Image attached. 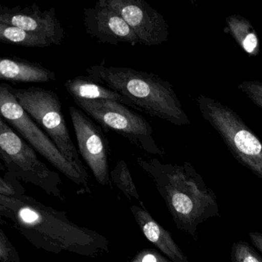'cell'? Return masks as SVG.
Here are the masks:
<instances>
[{"label": "cell", "instance_id": "44dd1931", "mask_svg": "<svg viewBox=\"0 0 262 262\" xmlns=\"http://www.w3.org/2000/svg\"><path fill=\"white\" fill-rule=\"evenodd\" d=\"M0 261L20 262V256L9 240L4 230H0Z\"/></svg>", "mask_w": 262, "mask_h": 262}, {"label": "cell", "instance_id": "ffe728a7", "mask_svg": "<svg viewBox=\"0 0 262 262\" xmlns=\"http://www.w3.org/2000/svg\"><path fill=\"white\" fill-rule=\"evenodd\" d=\"M234 262H262V258L246 242H236L232 248Z\"/></svg>", "mask_w": 262, "mask_h": 262}, {"label": "cell", "instance_id": "ba28073f", "mask_svg": "<svg viewBox=\"0 0 262 262\" xmlns=\"http://www.w3.org/2000/svg\"><path fill=\"white\" fill-rule=\"evenodd\" d=\"M73 100L105 131L118 133L148 154L160 156L165 154L155 140L154 132L149 122L126 105L103 99Z\"/></svg>", "mask_w": 262, "mask_h": 262}, {"label": "cell", "instance_id": "5bb4252c", "mask_svg": "<svg viewBox=\"0 0 262 262\" xmlns=\"http://www.w3.org/2000/svg\"><path fill=\"white\" fill-rule=\"evenodd\" d=\"M0 79L18 83H42L54 82V72L39 62L17 57H4L0 60Z\"/></svg>", "mask_w": 262, "mask_h": 262}, {"label": "cell", "instance_id": "d6986e66", "mask_svg": "<svg viewBox=\"0 0 262 262\" xmlns=\"http://www.w3.org/2000/svg\"><path fill=\"white\" fill-rule=\"evenodd\" d=\"M26 190L15 174L7 171L0 179V195L7 197L25 195Z\"/></svg>", "mask_w": 262, "mask_h": 262}, {"label": "cell", "instance_id": "8992f818", "mask_svg": "<svg viewBox=\"0 0 262 262\" xmlns=\"http://www.w3.org/2000/svg\"><path fill=\"white\" fill-rule=\"evenodd\" d=\"M0 112L6 122L35 151L45 158L73 183L82 187L85 192L91 193L89 179L79 173L77 168L62 155L52 139L27 114L6 83L0 85Z\"/></svg>", "mask_w": 262, "mask_h": 262}, {"label": "cell", "instance_id": "7402d4cb", "mask_svg": "<svg viewBox=\"0 0 262 262\" xmlns=\"http://www.w3.org/2000/svg\"><path fill=\"white\" fill-rule=\"evenodd\" d=\"M237 89L245 93L254 105L262 110V82L245 81L239 84Z\"/></svg>", "mask_w": 262, "mask_h": 262}, {"label": "cell", "instance_id": "7a4b0ae2", "mask_svg": "<svg viewBox=\"0 0 262 262\" xmlns=\"http://www.w3.org/2000/svg\"><path fill=\"white\" fill-rule=\"evenodd\" d=\"M139 166L153 179L176 226L197 241V228L219 216L215 194L189 162L164 164L159 159L137 158Z\"/></svg>", "mask_w": 262, "mask_h": 262}, {"label": "cell", "instance_id": "7c38bea8", "mask_svg": "<svg viewBox=\"0 0 262 262\" xmlns=\"http://www.w3.org/2000/svg\"><path fill=\"white\" fill-rule=\"evenodd\" d=\"M0 23L36 33L60 46L65 38V30L56 16V9L40 10L36 4L25 7H0Z\"/></svg>", "mask_w": 262, "mask_h": 262}, {"label": "cell", "instance_id": "ac0fdd59", "mask_svg": "<svg viewBox=\"0 0 262 262\" xmlns=\"http://www.w3.org/2000/svg\"><path fill=\"white\" fill-rule=\"evenodd\" d=\"M110 179L112 182L125 194L127 199L131 200L133 198L141 202L136 184L132 177L128 165L125 161L119 160L116 163V166L110 172Z\"/></svg>", "mask_w": 262, "mask_h": 262}, {"label": "cell", "instance_id": "4fadbf2b", "mask_svg": "<svg viewBox=\"0 0 262 262\" xmlns=\"http://www.w3.org/2000/svg\"><path fill=\"white\" fill-rule=\"evenodd\" d=\"M130 210L144 236L157 249L172 262H189L170 232L153 219L142 202H141V206L133 205L130 207Z\"/></svg>", "mask_w": 262, "mask_h": 262}, {"label": "cell", "instance_id": "30bf717a", "mask_svg": "<svg viewBox=\"0 0 262 262\" xmlns=\"http://www.w3.org/2000/svg\"><path fill=\"white\" fill-rule=\"evenodd\" d=\"M134 32L140 45L160 46L169 36L165 18L145 0H106Z\"/></svg>", "mask_w": 262, "mask_h": 262}, {"label": "cell", "instance_id": "603a6c76", "mask_svg": "<svg viewBox=\"0 0 262 262\" xmlns=\"http://www.w3.org/2000/svg\"><path fill=\"white\" fill-rule=\"evenodd\" d=\"M129 262H172L170 259L152 248H145L139 251Z\"/></svg>", "mask_w": 262, "mask_h": 262}, {"label": "cell", "instance_id": "277c9868", "mask_svg": "<svg viewBox=\"0 0 262 262\" xmlns=\"http://www.w3.org/2000/svg\"><path fill=\"white\" fill-rule=\"evenodd\" d=\"M195 102L232 156L262 179V142L252 130L235 112L214 99L199 95Z\"/></svg>", "mask_w": 262, "mask_h": 262}, {"label": "cell", "instance_id": "e0dca14e", "mask_svg": "<svg viewBox=\"0 0 262 262\" xmlns=\"http://www.w3.org/2000/svg\"><path fill=\"white\" fill-rule=\"evenodd\" d=\"M0 41L9 45L30 48H45L53 46L43 36L2 23H0Z\"/></svg>", "mask_w": 262, "mask_h": 262}, {"label": "cell", "instance_id": "cb8c5ba5", "mask_svg": "<svg viewBox=\"0 0 262 262\" xmlns=\"http://www.w3.org/2000/svg\"><path fill=\"white\" fill-rule=\"evenodd\" d=\"M249 237L253 245L262 253V233L250 232Z\"/></svg>", "mask_w": 262, "mask_h": 262}, {"label": "cell", "instance_id": "8fae6325", "mask_svg": "<svg viewBox=\"0 0 262 262\" xmlns=\"http://www.w3.org/2000/svg\"><path fill=\"white\" fill-rule=\"evenodd\" d=\"M85 32L101 44L117 46L139 44V39L123 18L107 4L99 0L96 5L83 10Z\"/></svg>", "mask_w": 262, "mask_h": 262}, {"label": "cell", "instance_id": "3957f363", "mask_svg": "<svg viewBox=\"0 0 262 262\" xmlns=\"http://www.w3.org/2000/svg\"><path fill=\"white\" fill-rule=\"evenodd\" d=\"M85 72L95 82L131 101L139 111L177 126L191 122L173 85L158 75L104 62L92 66Z\"/></svg>", "mask_w": 262, "mask_h": 262}, {"label": "cell", "instance_id": "52a82bcc", "mask_svg": "<svg viewBox=\"0 0 262 262\" xmlns=\"http://www.w3.org/2000/svg\"><path fill=\"white\" fill-rule=\"evenodd\" d=\"M0 157L7 171L18 179L39 187L49 195L63 199L60 176L39 160L36 151L3 117L0 119Z\"/></svg>", "mask_w": 262, "mask_h": 262}, {"label": "cell", "instance_id": "5b68a950", "mask_svg": "<svg viewBox=\"0 0 262 262\" xmlns=\"http://www.w3.org/2000/svg\"><path fill=\"white\" fill-rule=\"evenodd\" d=\"M19 105L52 139L59 151L88 179V172L75 146L62 113L59 96L52 90L31 86L16 89L7 84Z\"/></svg>", "mask_w": 262, "mask_h": 262}, {"label": "cell", "instance_id": "2e32d148", "mask_svg": "<svg viewBox=\"0 0 262 262\" xmlns=\"http://www.w3.org/2000/svg\"><path fill=\"white\" fill-rule=\"evenodd\" d=\"M227 27L237 45L251 56L258 55L260 42L249 20L240 15H231L225 19Z\"/></svg>", "mask_w": 262, "mask_h": 262}, {"label": "cell", "instance_id": "6da1fadb", "mask_svg": "<svg viewBox=\"0 0 262 262\" xmlns=\"http://www.w3.org/2000/svg\"><path fill=\"white\" fill-rule=\"evenodd\" d=\"M0 217L38 249L59 254L96 257L108 252L110 242L95 230L79 226L65 211L31 196L0 195Z\"/></svg>", "mask_w": 262, "mask_h": 262}, {"label": "cell", "instance_id": "9c48e42d", "mask_svg": "<svg viewBox=\"0 0 262 262\" xmlns=\"http://www.w3.org/2000/svg\"><path fill=\"white\" fill-rule=\"evenodd\" d=\"M76 133L78 148L95 179L102 185L110 182L108 168L110 147L100 125L95 123L84 112L74 106L69 108Z\"/></svg>", "mask_w": 262, "mask_h": 262}, {"label": "cell", "instance_id": "9a60e30c", "mask_svg": "<svg viewBox=\"0 0 262 262\" xmlns=\"http://www.w3.org/2000/svg\"><path fill=\"white\" fill-rule=\"evenodd\" d=\"M65 88L73 99L83 100H111L123 104L130 108L138 110L136 105L119 93L110 90L105 85L95 82L90 77L77 76L68 79Z\"/></svg>", "mask_w": 262, "mask_h": 262}]
</instances>
